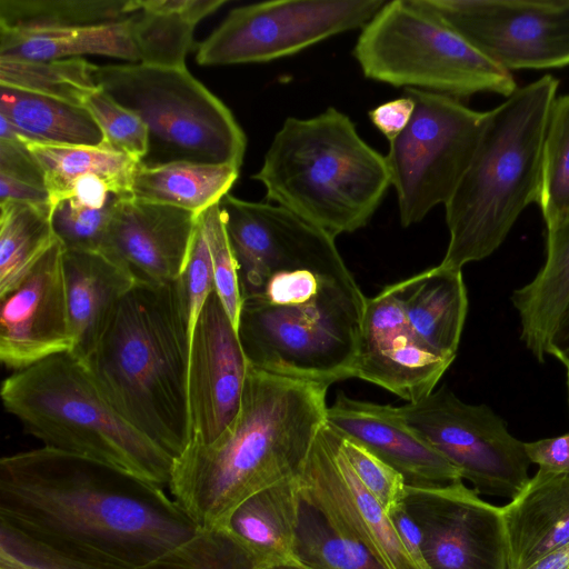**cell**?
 Listing matches in <instances>:
<instances>
[{
    "mask_svg": "<svg viewBox=\"0 0 569 569\" xmlns=\"http://www.w3.org/2000/svg\"><path fill=\"white\" fill-rule=\"evenodd\" d=\"M0 525L88 565L143 569L198 530L163 487L41 447L0 461Z\"/></svg>",
    "mask_w": 569,
    "mask_h": 569,
    "instance_id": "6da1fadb",
    "label": "cell"
},
{
    "mask_svg": "<svg viewBox=\"0 0 569 569\" xmlns=\"http://www.w3.org/2000/svg\"><path fill=\"white\" fill-rule=\"evenodd\" d=\"M328 388L248 365L233 420L173 459L171 497L199 528L224 527L249 497L297 476L326 422Z\"/></svg>",
    "mask_w": 569,
    "mask_h": 569,
    "instance_id": "7a4b0ae2",
    "label": "cell"
},
{
    "mask_svg": "<svg viewBox=\"0 0 569 569\" xmlns=\"http://www.w3.org/2000/svg\"><path fill=\"white\" fill-rule=\"evenodd\" d=\"M189 319L179 279L136 282L82 361L111 407L173 459L191 439Z\"/></svg>",
    "mask_w": 569,
    "mask_h": 569,
    "instance_id": "3957f363",
    "label": "cell"
},
{
    "mask_svg": "<svg viewBox=\"0 0 569 569\" xmlns=\"http://www.w3.org/2000/svg\"><path fill=\"white\" fill-rule=\"evenodd\" d=\"M559 80L545 74L487 111L472 159L445 204L449 243L441 267L461 270L500 247L537 202L542 146Z\"/></svg>",
    "mask_w": 569,
    "mask_h": 569,
    "instance_id": "277c9868",
    "label": "cell"
},
{
    "mask_svg": "<svg viewBox=\"0 0 569 569\" xmlns=\"http://www.w3.org/2000/svg\"><path fill=\"white\" fill-rule=\"evenodd\" d=\"M252 179L268 201L333 238L367 226L391 186L386 157L333 107L312 118H287Z\"/></svg>",
    "mask_w": 569,
    "mask_h": 569,
    "instance_id": "5b68a950",
    "label": "cell"
},
{
    "mask_svg": "<svg viewBox=\"0 0 569 569\" xmlns=\"http://www.w3.org/2000/svg\"><path fill=\"white\" fill-rule=\"evenodd\" d=\"M6 410L43 447L91 458L168 487L173 458L123 419L71 352L13 371Z\"/></svg>",
    "mask_w": 569,
    "mask_h": 569,
    "instance_id": "8992f818",
    "label": "cell"
},
{
    "mask_svg": "<svg viewBox=\"0 0 569 569\" xmlns=\"http://www.w3.org/2000/svg\"><path fill=\"white\" fill-rule=\"evenodd\" d=\"M352 54L366 78L403 89L459 100L483 92L508 98L517 89L510 71L420 0L387 1L361 29Z\"/></svg>",
    "mask_w": 569,
    "mask_h": 569,
    "instance_id": "52a82bcc",
    "label": "cell"
},
{
    "mask_svg": "<svg viewBox=\"0 0 569 569\" xmlns=\"http://www.w3.org/2000/svg\"><path fill=\"white\" fill-rule=\"evenodd\" d=\"M93 77L147 126L148 151L141 166L193 162L241 168L247 147L243 130L187 67L94 64Z\"/></svg>",
    "mask_w": 569,
    "mask_h": 569,
    "instance_id": "ba28073f",
    "label": "cell"
},
{
    "mask_svg": "<svg viewBox=\"0 0 569 569\" xmlns=\"http://www.w3.org/2000/svg\"><path fill=\"white\" fill-rule=\"evenodd\" d=\"M366 300L362 291L299 305L244 298L237 333L247 363L267 373L328 387L352 378Z\"/></svg>",
    "mask_w": 569,
    "mask_h": 569,
    "instance_id": "9c48e42d",
    "label": "cell"
},
{
    "mask_svg": "<svg viewBox=\"0 0 569 569\" xmlns=\"http://www.w3.org/2000/svg\"><path fill=\"white\" fill-rule=\"evenodd\" d=\"M415 101L408 126L391 141L386 156L402 227L420 222L446 204L477 148L486 112L459 99L405 89Z\"/></svg>",
    "mask_w": 569,
    "mask_h": 569,
    "instance_id": "30bf717a",
    "label": "cell"
},
{
    "mask_svg": "<svg viewBox=\"0 0 569 569\" xmlns=\"http://www.w3.org/2000/svg\"><path fill=\"white\" fill-rule=\"evenodd\" d=\"M417 436L447 458L478 493L513 499L527 485L525 442L487 405H469L447 386L395 407Z\"/></svg>",
    "mask_w": 569,
    "mask_h": 569,
    "instance_id": "8fae6325",
    "label": "cell"
},
{
    "mask_svg": "<svg viewBox=\"0 0 569 569\" xmlns=\"http://www.w3.org/2000/svg\"><path fill=\"white\" fill-rule=\"evenodd\" d=\"M385 0H278L232 9L197 47L200 66L268 62L363 28Z\"/></svg>",
    "mask_w": 569,
    "mask_h": 569,
    "instance_id": "7c38bea8",
    "label": "cell"
},
{
    "mask_svg": "<svg viewBox=\"0 0 569 569\" xmlns=\"http://www.w3.org/2000/svg\"><path fill=\"white\" fill-rule=\"evenodd\" d=\"M503 69L569 66V0H420Z\"/></svg>",
    "mask_w": 569,
    "mask_h": 569,
    "instance_id": "4fadbf2b",
    "label": "cell"
},
{
    "mask_svg": "<svg viewBox=\"0 0 569 569\" xmlns=\"http://www.w3.org/2000/svg\"><path fill=\"white\" fill-rule=\"evenodd\" d=\"M244 298L274 272L309 269L351 277L333 237L289 209L226 194L219 202Z\"/></svg>",
    "mask_w": 569,
    "mask_h": 569,
    "instance_id": "5bb4252c",
    "label": "cell"
},
{
    "mask_svg": "<svg viewBox=\"0 0 569 569\" xmlns=\"http://www.w3.org/2000/svg\"><path fill=\"white\" fill-rule=\"evenodd\" d=\"M403 505L421 532L428 569H510L502 508L463 480L407 483Z\"/></svg>",
    "mask_w": 569,
    "mask_h": 569,
    "instance_id": "9a60e30c",
    "label": "cell"
},
{
    "mask_svg": "<svg viewBox=\"0 0 569 569\" xmlns=\"http://www.w3.org/2000/svg\"><path fill=\"white\" fill-rule=\"evenodd\" d=\"M302 501L338 535L365 547L385 569H418L381 505L346 459L337 431H318L296 476Z\"/></svg>",
    "mask_w": 569,
    "mask_h": 569,
    "instance_id": "2e32d148",
    "label": "cell"
},
{
    "mask_svg": "<svg viewBox=\"0 0 569 569\" xmlns=\"http://www.w3.org/2000/svg\"><path fill=\"white\" fill-rule=\"evenodd\" d=\"M452 361L418 339L391 284L367 298L352 378L377 385L407 402H417L435 390Z\"/></svg>",
    "mask_w": 569,
    "mask_h": 569,
    "instance_id": "e0dca14e",
    "label": "cell"
},
{
    "mask_svg": "<svg viewBox=\"0 0 569 569\" xmlns=\"http://www.w3.org/2000/svg\"><path fill=\"white\" fill-rule=\"evenodd\" d=\"M248 363L218 295L207 299L190 340L188 400L191 438L214 440L236 417Z\"/></svg>",
    "mask_w": 569,
    "mask_h": 569,
    "instance_id": "ac0fdd59",
    "label": "cell"
},
{
    "mask_svg": "<svg viewBox=\"0 0 569 569\" xmlns=\"http://www.w3.org/2000/svg\"><path fill=\"white\" fill-rule=\"evenodd\" d=\"M63 250L58 240L17 287L0 296V360L13 371L72 348Z\"/></svg>",
    "mask_w": 569,
    "mask_h": 569,
    "instance_id": "d6986e66",
    "label": "cell"
},
{
    "mask_svg": "<svg viewBox=\"0 0 569 569\" xmlns=\"http://www.w3.org/2000/svg\"><path fill=\"white\" fill-rule=\"evenodd\" d=\"M198 217L167 204L119 198L101 252L123 264L137 282L176 281L184 268Z\"/></svg>",
    "mask_w": 569,
    "mask_h": 569,
    "instance_id": "ffe728a7",
    "label": "cell"
},
{
    "mask_svg": "<svg viewBox=\"0 0 569 569\" xmlns=\"http://www.w3.org/2000/svg\"><path fill=\"white\" fill-rule=\"evenodd\" d=\"M326 422L361 442L400 472L408 485H443L463 480L459 470L417 436L395 407L362 401L339 392Z\"/></svg>",
    "mask_w": 569,
    "mask_h": 569,
    "instance_id": "44dd1931",
    "label": "cell"
},
{
    "mask_svg": "<svg viewBox=\"0 0 569 569\" xmlns=\"http://www.w3.org/2000/svg\"><path fill=\"white\" fill-rule=\"evenodd\" d=\"M62 264L72 336L70 352L84 361L137 281L123 264L101 251L64 249Z\"/></svg>",
    "mask_w": 569,
    "mask_h": 569,
    "instance_id": "7402d4cb",
    "label": "cell"
},
{
    "mask_svg": "<svg viewBox=\"0 0 569 569\" xmlns=\"http://www.w3.org/2000/svg\"><path fill=\"white\" fill-rule=\"evenodd\" d=\"M501 508L510 569H526L569 542V473L538 469Z\"/></svg>",
    "mask_w": 569,
    "mask_h": 569,
    "instance_id": "603a6c76",
    "label": "cell"
},
{
    "mask_svg": "<svg viewBox=\"0 0 569 569\" xmlns=\"http://www.w3.org/2000/svg\"><path fill=\"white\" fill-rule=\"evenodd\" d=\"M302 498L297 478L268 487L244 500L224 528L252 559L257 569L302 562L298 528Z\"/></svg>",
    "mask_w": 569,
    "mask_h": 569,
    "instance_id": "cb8c5ba5",
    "label": "cell"
},
{
    "mask_svg": "<svg viewBox=\"0 0 569 569\" xmlns=\"http://www.w3.org/2000/svg\"><path fill=\"white\" fill-rule=\"evenodd\" d=\"M391 287L418 339L455 360L468 310L461 270L438 264Z\"/></svg>",
    "mask_w": 569,
    "mask_h": 569,
    "instance_id": "d4e9b609",
    "label": "cell"
},
{
    "mask_svg": "<svg viewBox=\"0 0 569 569\" xmlns=\"http://www.w3.org/2000/svg\"><path fill=\"white\" fill-rule=\"evenodd\" d=\"M546 261L537 276L512 292L520 339L539 362L548 355L553 327L569 300V218L547 229Z\"/></svg>",
    "mask_w": 569,
    "mask_h": 569,
    "instance_id": "484cf974",
    "label": "cell"
},
{
    "mask_svg": "<svg viewBox=\"0 0 569 569\" xmlns=\"http://www.w3.org/2000/svg\"><path fill=\"white\" fill-rule=\"evenodd\" d=\"M106 56L140 63L132 17L127 20L56 30H0V58L58 60Z\"/></svg>",
    "mask_w": 569,
    "mask_h": 569,
    "instance_id": "4316f807",
    "label": "cell"
},
{
    "mask_svg": "<svg viewBox=\"0 0 569 569\" xmlns=\"http://www.w3.org/2000/svg\"><path fill=\"white\" fill-rule=\"evenodd\" d=\"M0 116L21 139L46 146H102L103 134L89 111L62 100L0 86Z\"/></svg>",
    "mask_w": 569,
    "mask_h": 569,
    "instance_id": "83f0119b",
    "label": "cell"
},
{
    "mask_svg": "<svg viewBox=\"0 0 569 569\" xmlns=\"http://www.w3.org/2000/svg\"><path fill=\"white\" fill-rule=\"evenodd\" d=\"M239 171L240 168L228 163L176 162L158 167L139 163L131 197L199 216L229 193Z\"/></svg>",
    "mask_w": 569,
    "mask_h": 569,
    "instance_id": "f1b7e54d",
    "label": "cell"
},
{
    "mask_svg": "<svg viewBox=\"0 0 569 569\" xmlns=\"http://www.w3.org/2000/svg\"><path fill=\"white\" fill-rule=\"evenodd\" d=\"M27 146L41 167L52 206L68 196L74 181L92 174L107 180L118 197H131L140 162L106 143L46 146L27 141Z\"/></svg>",
    "mask_w": 569,
    "mask_h": 569,
    "instance_id": "f546056e",
    "label": "cell"
},
{
    "mask_svg": "<svg viewBox=\"0 0 569 569\" xmlns=\"http://www.w3.org/2000/svg\"><path fill=\"white\" fill-rule=\"evenodd\" d=\"M52 206L0 203V296L17 287L58 241Z\"/></svg>",
    "mask_w": 569,
    "mask_h": 569,
    "instance_id": "4dcf8cb0",
    "label": "cell"
},
{
    "mask_svg": "<svg viewBox=\"0 0 569 569\" xmlns=\"http://www.w3.org/2000/svg\"><path fill=\"white\" fill-rule=\"evenodd\" d=\"M141 0H0V30L70 29L123 21Z\"/></svg>",
    "mask_w": 569,
    "mask_h": 569,
    "instance_id": "1f68e13d",
    "label": "cell"
},
{
    "mask_svg": "<svg viewBox=\"0 0 569 569\" xmlns=\"http://www.w3.org/2000/svg\"><path fill=\"white\" fill-rule=\"evenodd\" d=\"M94 64L83 58L28 60L0 58V86L82 106L97 89Z\"/></svg>",
    "mask_w": 569,
    "mask_h": 569,
    "instance_id": "d6a6232c",
    "label": "cell"
},
{
    "mask_svg": "<svg viewBox=\"0 0 569 569\" xmlns=\"http://www.w3.org/2000/svg\"><path fill=\"white\" fill-rule=\"evenodd\" d=\"M536 203L547 229L569 218V93L556 97L549 113Z\"/></svg>",
    "mask_w": 569,
    "mask_h": 569,
    "instance_id": "836d02e7",
    "label": "cell"
},
{
    "mask_svg": "<svg viewBox=\"0 0 569 569\" xmlns=\"http://www.w3.org/2000/svg\"><path fill=\"white\" fill-rule=\"evenodd\" d=\"M298 553L311 569H385L365 547L338 535L317 510L303 501Z\"/></svg>",
    "mask_w": 569,
    "mask_h": 569,
    "instance_id": "e575fe53",
    "label": "cell"
},
{
    "mask_svg": "<svg viewBox=\"0 0 569 569\" xmlns=\"http://www.w3.org/2000/svg\"><path fill=\"white\" fill-rule=\"evenodd\" d=\"M143 569H257L224 527L198 528L187 541Z\"/></svg>",
    "mask_w": 569,
    "mask_h": 569,
    "instance_id": "d590c367",
    "label": "cell"
},
{
    "mask_svg": "<svg viewBox=\"0 0 569 569\" xmlns=\"http://www.w3.org/2000/svg\"><path fill=\"white\" fill-rule=\"evenodd\" d=\"M99 126L104 143L141 161L148 151V128L132 111L113 100L100 87L83 102Z\"/></svg>",
    "mask_w": 569,
    "mask_h": 569,
    "instance_id": "8d00e7d4",
    "label": "cell"
},
{
    "mask_svg": "<svg viewBox=\"0 0 569 569\" xmlns=\"http://www.w3.org/2000/svg\"><path fill=\"white\" fill-rule=\"evenodd\" d=\"M207 238L213 270L214 291L236 330L242 305L237 260L226 230L219 203L199 214Z\"/></svg>",
    "mask_w": 569,
    "mask_h": 569,
    "instance_id": "74e56055",
    "label": "cell"
},
{
    "mask_svg": "<svg viewBox=\"0 0 569 569\" xmlns=\"http://www.w3.org/2000/svg\"><path fill=\"white\" fill-rule=\"evenodd\" d=\"M116 197L103 208H90L63 199L52 206L51 222L64 249L102 251Z\"/></svg>",
    "mask_w": 569,
    "mask_h": 569,
    "instance_id": "f35d334b",
    "label": "cell"
},
{
    "mask_svg": "<svg viewBox=\"0 0 569 569\" xmlns=\"http://www.w3.org/2000/svg\"><path fill=\"white\" fill-rule=\"evenodd\" d=\"M336 431L349 465L383 510L388 513L401 506L407 487L403 476L361 442Z\"/></svg>",
    "mask_w": 569,
    "mask_h": 569,
    "instance_id": "ab89813d",
    "label": "cell"
},
{
    "mask_svg": "<svg viewBox=\"0 0 569 569\" xmlns=\"http://www.w3.org/2000/svg\"><path fill=\"white\" fill-rule=\"evenodd\" d=\"M179 282L184 297L191 340L199 315L208 297L214 291L210 252L200 217Z\"/></svg>",
    "mask_w": 569,
    "mask_h": 569,
    "instance_id": "60d3db41",
    "label": "cell"
},
{
    "mask_svg": "<svg viewBox=\"0 0 569 569\" xmlns=\"http://www.w3.org/2000/svg\"><path fill=\"white\" fill-rule=\"evenodd\" d=\"M0 569H121L79 562L0 525Z\"/></svg>",
    "mask_w": 569,
    "mask_h": 569,
    "instance_id": "b9f144b4",
    "label": "cell"
},
{
    "mask_svg": "<svg viewBox=\"0 0 569 569\" xmlns=\"http://www.w3.org/2000/svg\"><path fill=\"white\" fill-rule=\"evenodd\" d=\"M0 173L47 188L41 167L22 139H0Z\"/></svg>",
    "mask_w": 569,
    "mask_h": 569,
    "instance_id": "7bdbcfd3",
    "label": "cell"
},
{
    "mask_svg": "<svg viewBox=\"0 0 569 569\" xmlns=\"http://www.w3.org/2000/svg\"><path fill=\"white\" fill-rule=\"evenodd\" d=\"M525 449L530 462L539 469L569 473V433L525 442Z\"/></svg>",
    "mask_w": 569,
    "mask_h": 569,
    "instance_id": "ee69618b",
    "label": "cell"
},
{
    "mask_svg": "<svg viewBox=\"0 0 569 569\" xmlns=\"http://www.w3.org/2000/svg\"><path fill=\"white\" fill-rule=\"evenodd\" d=\"M415 110L413 99L402 97L377 106L369 112L372 124L389 140H393L409 123Z\"/></svg>",
    "mask_w": 569,
    "mask_h": 569,
    "instance_id": "f6af8a7d",
    "label": "cell"
},
{
    "mask_svg": "<svg viewBox=\"0 0 569 569\" xmlns=\"http://www.w3.org/2000/svg\"><path fill=\"white\" fill-rule=\"evenodd\" d=\"M388 517L403 548L418 569H428L422 553V536L405 505L389 511Z\"/></svg>",
    "mask_w": 569,
    "mask_h": 569,
    "instance_id": "bcb514c9",
    "label": "cell"
},
{
    "mask_svg": "<svg viewBox=\"0 0 569 569\" xmlns=\"http://www.w3.org/2000/svg\"><path fill=\"white\" fill-rule=\"evenodd\" d=\"M9 201L52 206L47 188L0 173V203Z\"/></svg>",
    "mask_w": 569,
    "mask_h": 569,
    "instance_id": "7dc6e473",
    "label": "cell"
},
{
    "mask_svg": "<svg viewBox=\"0 0 569 569\" xmlns=\"http://www.w3.org/2000/svg\"><path fill=\"white\" fill-rule=\"evenodd\" d=\"M548 355L569 366V300L565 305L549 338Z\"/></svg>",
    "mask_w": 569,
    "mask_h": 569,
    "instance_id": "c3c4849f",
    "label": "cell"
},
{
    "mask_svg": "<svg viewBox=\"0 0 569 569\" xmlns=\"http://www.w3.org/2000/svg\"><path fill=\"white\" fill-rule=\"evenodd\" d=\"M526 569H569V542L543 556Z\"/></svg>",
    "mask_w": 569,
    "mask_h": 569,
    "instance_id": "681fc988",
    "label": "cell"
},
{
    "mask_svg": "<svg viewBox=\"0 0 569 569\" xmlns=\"http://www.w3.org/2000/svg\"><path fill=\"white\" fill-rule=\"evenodd\" d=\"M272 569H311L309 566H307L305 562H299L296 565H287V566H280Z\"/></svg>",
    "mask_w": 569,
    "mask_h": 569,
    "instance_id": "f907efd6",
    "label": "cell"
},
{
    "mask_svg": "<svg viewBox=\"0 0 569 569\" xmlns=\"http://www.w3.org/2000/svg\"><path fill=\"white\" fill-rule=\"evenodd\" d=\"M567 369V389H568V402H569V366L566 367Z\"/></svg>",
    "mask_w": 569,
    "mask_h": 569,
    "instance_id": "816d5d0a",
    "label": "cell"
}]
</instances>
